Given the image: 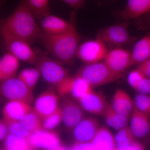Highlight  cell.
<instances>
[{
	"mask_svg": "<svg viewBox=\"0 0 150 150\" xmlns=\"http://www.w3.org/2000/svg\"><path fill=\"white\" fill-rule=\"evenodd\" d=\"M131 115L129 127L134 137L137 139H142L146 137L150 132L149 117L134 106Z\"/></svg>",
	"mask_w": 150,
	"mask_h": 150,
	"instance_id": "17",
	"label": "cell"
},
{
	"mask_svg": "<svg viewBox=\"0 0 150 150\" xmlns=\"http://www.w3.org/2000/svg\"></svg>",
	"mask_w": 150,
	"mask_h": 150,
	"instance_id": "41",
	"label": "cell"
},
{
	"mask_svg": "<svg viewBox=\"0 0 150 150\" xmlns=\"http://www.w3.org/2000/svg\"><path fill=\"white\" fill-rule=\"evenodd\" d=\"M108 52L105 43L96 38L78 46L76 56L86 64H92L104 60Z\"/></svg>",
	"mask_w": 150,
	"mask_h": 150,
	"instance_id": "9",
	"label": "cell"
},
{
	"mask_svg": "<svg viewBox=\"0 0 150 150\" xmlns=\"http://www.w3.org/2000/svg\"><path fill=\"white\" fill-rule=\"evenodd\" d=\"M75 17L74 11L71 14L70 22L59 17L49 15L41 19V29L43 32L48 35H57L63 34L71 27Z\"/></svg>",
	"mask_w": 150,
	"mask_h": 150,
	"instance_id": "15",
	"label": "cell"
},
{
	"mask_svg": "<svg viewBox=\"0 0 150 150\" xmlns=\"http://www.w3.org/2000/svg\"><path fill=\"white\" fill-rule=\"evenodd\" d=\"M99 127V122L97 118L85 117L71 132L74 143L90 142Z\"/></svg>",
	"mask_w": 150,
	"mask_h": 150,
	"instance_id": "13",
	"label": "cell"
},
{
	"mask_svg": "<svg viewBox=\"0 0 150 150\" xmlns=\"http://www.w3.org/2000/svg\"><path fill=\"white\" fill-rule=\"evenodd\" d=\"M75 10L83 8L85 6V0H61Z\"/></svg>",
	"mask_w": 150,
	"mask_h": 150,
	"instance_id": "37",
	"label": "cell"
},
{
	"mask_svg": "<svg viewBox=\"0 0 150 150\" xmlns=\"http://www.w3.org/2000/svg\"><path fill=\"white\" fill-rule=\"evenodd\" d=\"M0 34L8 52L19 61L35 66L37 59V50H33L27 42L11 35L1 28Z\"/></svg>",
	"mask_w": 150,
	"mask_h": 150,
	"instance_id": "5",
	"label": "cell"
},
{
	"mask_svg": "<svg viewBox=\"0 0 150 150\" xmlns=\"http://www.w3.org/2000/svg\"><path fill=\"white\" fill-rule=\"evenodd\" d=\"M103 116L108 126L118 131L127 126L130 118V116L121 115L115 112L109 103Z\"/></svg>",
	"mask_w": 150,
	"mask_h": 150,
	"instance_id": "25",
	"label": "cell"
},
{
	"mask_svg": "<svg viewBox=\"0 0 150 150\" xmlns=\"http://www.w3.org/2000/svg\"><path fill=\"white\" fill-rule=\"evenodd\" d=\"M121 75L112 71L104 62H99L86 64L76 74L92 88L113 82L120 79Z\"/></svg>",
	"mask_w": 150,
	"mask_h": 150,
	"instance_id": "4",
	"label": "cell"
},
{
	"mask_svg": "<svg viewBox=\"0 0 150 150\" xmlns=\"http://www.w3.org/2000/svg\"><path fill=\"white\" fill-rule=\"evenodd\" d=\"M9 134L28 139L32 133L25 129L19 121H7Z\"/></svg>",
	"mask_w": 150,
	"mask_h": 150,
	"instance_id": "32",
	"label": "cell"
},
{
	"mask_svg": "<svg viewBox=\"0 0 150 150\" xmlns=\"http://www.w3.org/2000/svg\"><path fill=\"white\" fill-rule=\"evenodd\" d=\"M131 53L122 48H116L108 52L104 63L112 71L122 74L131 67Z\"/></svg>",
	"mask_w": 150,
	"mask_h": 150,
	"instance_id": "14",
	"label": "cell"
},
{
	"mask_svg": "<svg viewBox=\"0 0 150 150\" xmlns=\"http://www.w3.org/2000/svg\"><path fill=\"white\" fill-rule=\"evenodd\" d=\"M8 134V123L2 118L0 119V142L4 141Z\"/></svg>",
	"mask_w": 150,
	"mask_h": 150,
	"instance_id": "35",
	"label": "cell"
},
{
	"mask_svg": "<svg viewBox=\"0 0 150 150\" xmlns=\"http://www.w3.org/2000/svg\"><path fill=\"white\" fill-rule=\"evenodd\" d=\"M150 12V0H128L120 17L126 21Z\"/></svg>",
	"mask_w": 150,
	"mask_h": 150,
	"instance_id": "20",
	"label": "cell"
},
{
	"mask_svg": "<svg viewBox=\"0 0 150 150\" xmlns=\"http://www.w3.org/2000/svg\"><path fill=\"white\" fill-rule=\"evenodd\" d=\"M90 143L93 150H116L115 137L104 126L99 127Z\"/></svg>",
	"mask_w": 150,
	"mask_h": 150,
	"instance_id": "22",
	"label": "cell"
},
{
	"mask_svg": "<svg viewBox=\"0 0 150 150\" xmlns=\"http://www.w3.org/2000/svg\"><path fill=\"white\" fill-rule=\"evenodd\" d=\"M77 100L85 111L102 116L108 104L102 95L92 90Z\"/></svg>",
	"mask_w": 150,
	"mask_h": 150,
	"instance_id": "16",
	"label": "cell"
},
{
	"mask_svg": "<svg viewBox=\"0 0 150 150\" xmlns=\"http://www.w3.org/2000/svg\"><path fill=\"white\" fill-rule=\"evenodd\" d=\"M137 68L143 73L146 77L150 79V58L139 64Z\"/></svg>",
	"mask_w": 150,
	"mask_h": 150,
	"instance_id": "36",
	"label": "cell"
},
{
	"mask_svg": "<svg viewBox=\"0 0 150 150\" xmlns=\"http://www.w3.org/2000/svg\"><path fill=\"white\" fill-rule=\"evenodd\" d=\"M111 105L113 110L117 113L130 116L134 107V103L126 91L117 88L113 96Z\"/></svg>",
	"mask_w": 150,
	"mask_h": 150,
	"instance_id": "21",
	"label": "cell"
},
{
	"mask_svg": "<svg viewBox=\"0 0 150 150\" xmlns=\"http://www.w3.org/2000/svg\"><path fill=\"white\" fill-rule=\"evenodd\" d=\"M62 122V111L60 105L58 109L50 115L43 118L42 120V129L53 130Z\"/></svg>",
	"mask_w": 150,
	"mask_h": 150,
	"instance_id": "30",
	"label": "cell"
},
{
	"mask_svg": "<svg viewBox=\"0 0 150 150\" xmlns=\"http://www.w3.org/2000/svg\"><path fill=\"white\" fill-rule=\"evenodd\" d=\"M70 148L71 149L74 150H93L90 142L83 143H74Z\"/></svg>",
	"mask_w": 150,
	"mask_h": 150,
	"instance_id": "38",
	"label": "cell"
},
{
	"mask_svg": "<svg viewBox=\"0 0 150 150\" xmlns=\"http://www.w3.org/2000/svg\"><path fill=\"white\" fill-rule=\"evenodd\" d=\"M4 148L8 150H31L28 139L8 134L4 140Z\"/></svg>",
	"mask_w": 150,
	"mask_h": 150,
	"instance_id": "27",
	"label": "cell"
},
{
	"mask_svg": "<svg viewBox=\"0 0 150 150\" xmlns=\"http://www.w3.org/2000/svg\"><path fill=\"white\" fill-rule=\"evenodd\" d=\"M28 139L32 149L62 150L65 148L59 135L53 130L40 129L32 133Z\"/></svg>",
	"mask_w": 150,
	"mask_h": 150,
	"instance_id": "10",
	"label": "cell"
},
{
	"mask_svg": "<svg viewBox=\"0 0 150 150\" xmlns=\"http://www.w3.org/2000/svg\"><path fill=\"white\" fill-rule=\"evenodd\" d=\"M146 76L143 73L137 68L129 73L128 76V82L129 86L135 90L140 82Z\"/></svg>",
	"mask_w": 150,
	"mask_h": 150,
	"instance_id": "33",
	"label": "cell"
},
{
	"mask_svg": "<svg viewBox=\"0 0 150 150\" xmlns=\"http://www.w3.org/2000/svg\"><path fill=\"white\" fill-rule=\"evenodd\" d=\"M134 106L150 118V96L138 93L133 100Z\"/></svg>",
	"mask_w": 150,
	"mask_h": 150,
	"instance_id": "31",
	"label": "cell"
},
{
	"mask_svg": "<svg viewBox=\"0 0 150 150\" xmlns=\"http://www.w3.org/2000/svg\"><path fill=\"white\" fill-rule=\"evenodd\" d=\"M35 18L40 19L50 15L49 0H25Z\"/></svg>",
	"mask_w": 150,
	"mask_h": 150,
	"instance_id": "28",
	"label": "cell"
},
{
	"mask_svg": "<svg viewBox=\"0 0 150 150\" xmlns=\"http://www.w3.org/2000/svg\"><path fill=\"white\" fill-rule=\"evenodd\" d=\"M75 18L71 27L67 32L51 35L42 30L38 38L54 59L63 65H71L76 56L80 37L75 26Z\"/></svg>",
	"mask_w": 150,
	"mask_h": 150,
	"instance_id": "1",
	"label": "cell"
},
{
	"mask_svg": "<svg viewBox=\"0 0 150 150\" xmlns=\"http://www.w3.org/2000/svg\"><path fill=\"white\" fill-rule=\"evenodd\" d=\"M1 80V64H0V81Z\"/></svg>",
	"mask_w": 150,
	"mask_h": 150,
	"instance_id": "39",
	"label": "cell"
},
{
	"mask_svg": "<svg viewBox=\"0 0 150 150\" xmlns=\"http://www.w3.org/2000/svg\"><path fill=\"white\" fill-rule=\"evenodd\" d=\"M35 18L25 0H21L0 28L31 45L38 39L42 31Z\"/></svg>",
	"mask_w": 150,
	"mask_h": 150,
	"instance_id": "2",
	"label": "cell"
},
{
	"mask_svg": "<svg viewBox=\"0 0 150 150\" xmlns=\"http://www.w3.org/2000/svg\"><path fill=\"white\" fill-rule=\"evenodd\" d=\"M60 105L62 122L67 132H71L74 128L85 117L84 110L75 99L68 96L61 97Z\"/></svg>",
	"mask_w": 150,
	"mask_h": 150,
	"instance_id": "7",
	"label": "cell"
},
{
	"mask_svg": "<svg viewBox=\"0 0 150 150\" xmlns=\"http://www.w3.org/2000/svg\"><path fill=\"white\" fill-rule=\"evenodd\" d=\"M56 88L61 97L68 96L77 100L91 91L92 88L82 79L75 75L68 77Z\"/></svg>",
	"mask_w": 150,
	"mask_h": 150,
	"instance_id": "11",
	"label": "cell"
},
{
	"mask_svg": "<svg viewBox=\"0 0 150 150\" xmlns=\"http://www.w3.org/2000/svg\"><path fill=\"white\" fill-rule=\"evenodd\" d=\"M128 21L103 28L98 33L96 38L104 43L116 46L126 45L133 42L128 30Z\"/></svg>",
	"mask_w": 150,
	"mask_h": 150,
	"instance_id": "8",
	"label": "cell"
},
{
	"mask_svg": "<svg viewBox=\"0 0 150 150\" xmlns=\"http://www.w3.org/2000/svg\"><path fill=\"white\" fill-rule=\"evenodd\" d=\"M116 150H144L145 145L137 140L129 126L120 130L114 136Z\"/></svg>",
	"mask_w": 150,
	"mask_h": 150,
	"instance_id": "18",
	"label": "cell"
},
{
	"mask_svg": "<svg viewBox=\"0 0 150 150\" xmlns=\"http://www.w3.org/2000/svg\"><path fill=\"white\" fill-rule=\"evenodd\" d=\"M37 59L35 67L47 83L56 87L69 76V71L45 52L37 50Z\"/></svg>",
	"mask_w": 150,
	"mask_h": 150,
	"instance_id": "3",
	"label": "cell"
},
{
	"mask_svg": "<svg viewBox=\"0 0 150 150\" xmlns=\"http://www.w3.org/2000/svg\"><path fill=\"white\" fill-rule=\"evenodd\" d=\"M42 120L33 107L19 121L25 129L33 133L42 129Z\"/></svg>",
	"mask_w": 150,
	"mask_h": 150,
	"instance_id": "26",
	"label": "cell"
},
{
	"mask_svg": "<svg viewBox=\"0 0 150 150\" xmlns=\"http://www.w3.org/2000/svg\"><path fill=\"white\" fill-rule=\"evenodd\" d=\"M138 93L142 94H150V79L145 77L140 82L135 90Z\"/></svg>",
	"mask_w": 150,
	"mask_h": 150,
	"instance_id": "34",
	"label": "cell"
},
{
	"mask_svg": "<svg viewBox=\"0 0 150 150\" xmlns=\"http://www.w3.org/2000/svg\"><path fill=\"white\" fill-rule=\"evenodd\" d=\"M1 0H0V6H1ZM0 23H1V22H0Z\"/></svg>",
	"mask_w": 150,
	"mask_h": 150,
	"instance_id": "40",
	"label": "cell"
},
{
	"mask_svg": "<svg viewBox=\"0 0 150 150\" xmlns=\"http://www.w3.org/2000/svg\"><path fill=\"white\" fill-rule=\"evenodd\" d=\"M131 67L150 58V35H146L134 45L131 53Z\"/></svg>",
	"mask_w": 150,
	"mask_h": 150,
	"instance_id": "23",
	"label": "cell"
},
{
	"mask_svg": "<svg viewBox=\"0 0 150 150\" xmlns=\"http://www.w3.org/2000/svg\"><path fill=\"white\" fill-rule=\"evenodd\" d=\"M0 64L2 81L15 76L19 67V60L8 52L0 60Z\"/></svg>",
	"mask_w": 150,
	"mask_h": 150,
	"instance_id": "24",
	"label": "cell"
},
{
	"mask_svg": "<svg viewBox=\"0 0 150 150\" xmlns=\"http://www.w3.org/2000/svg\"><path fill=\"white\" fill-rule=\"evenodd\" d=\"M61 98L56 90H46L35 100L33 109L43 119L59 108Z\"/></svg>",
	"mask_w": 150,
	"mask_h": 150,
	"instance_id": "12",
	"label": "cell"
},
{
	"mask_svg": "<svg viewBox=\"0 0 150 150\" xmlns=\"http://www.w3.org/2000/svg\"><path fill=\"white\" fill-rule=\"evenodd\" d=\"M30 105L17 100H8L3 107V118L7 121H20L32 109Z\"/></svg>",
	"mask_w": 150,
	"mask_h": 150,
	"instance_id": "19",
	"label": "cell"
},
{
	"mask_svg": "<svg viewBox=\"0 0 150 150\" xmlns=\"http://www.w3.org/2000/svg\"><path fill=\"white\" fill-rule=\"evenodd\" d=\"M40 76L37 68H27L19 73L18 77L30 88L33 90Z\"/></svg>",
	"mask_w": 150,
	"mask_h": 150,
	"instance_id": "29",
	"label": "cell"
},
{
	"mask_svg": "<svg viewBox=\"0 0 150 150\" xmlns=\"http://www.w3.org/2000/svg\"><path fill=\"white\" fill-rule=\"evenodd\" d=\"M0 94L8 100H17L31 105L34 100L33 90L18 77H13L2 81Z\"/></svg>",
	"mask_w": 150,
	"mask_h": 150,
	"instance_id": "6",
	"label": "cell"
}]
</instances>
